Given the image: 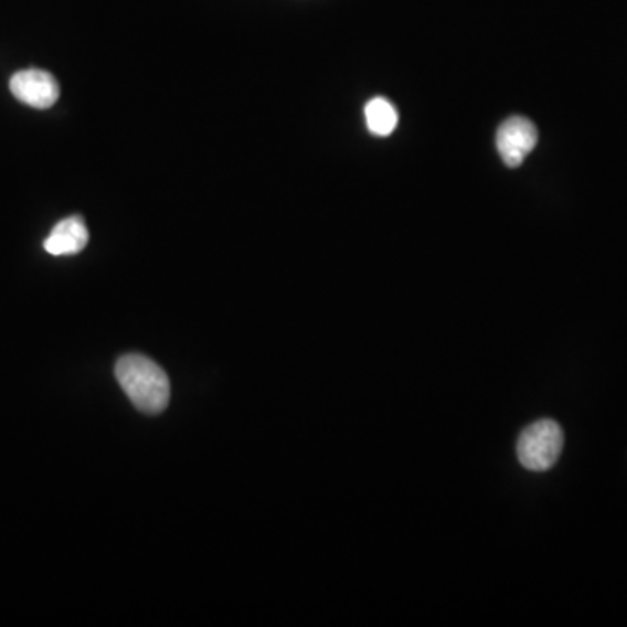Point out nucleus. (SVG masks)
I'll list each match as a JSON object with an SVG mask.
<instances>
[{
    "label": "nucleus",
    "instance_id": "6",
    "mask_svg": "<svg viewBox=\"0 0 627 627\" xmlns=\"http://www.w3.org/2000/svg\"><path fill=\"white\" fill-rule=\"evenodd\" d=\"M366 126L375 137H389L397 126V110L394 105L385 98H373L368 102L364 108Z\"/></svg>",
    "mask_w": 627,
    "mask_h": 627
},
{
    "label": "nucleus",
    "instance_id": "2",
    "mask_svg": "<svg viewBox=\"0 0 627 627\" xmlns=\"http://www.w3.org/2000/svg\"><path fill=\"white\" fill-rule=\"evenodd\" d=\"M563 431L554 421L535 422L521 433L518 439V458L524 469H551L563 450Z\"/></svg>",
    "mask_w": 627,
    "mask_h": 627
},
{
    "label": "nucleus",
    "instance_id": "3",
    "mask_svg": "<svg viewBox=\"0 0 627 627\" xmlns=\"http://www.w3.org/2000/svg\"><path fill=\"white\" fill-rule=\"evenodd\" d=\"M536 140H539V135H536L532 120L520 116L511 117L500 126L497 132V149L506 166L518 168L535 149Z\"/></svg>",
    "mask_w": 627,
    "mask_h": 627
},
{
    "label": "nucleus",
    "instance_id": "5",
    "mask_svg": "<svg viewBox=\"0 0 627 627\" xmlns=\"http://www.w3.org/2000/svg\"><path fill=\"white\" fill-rule=\"evenodd\" d=\"M89 241L86 223L81 216H71L54 225L44 249L53 256L75 255L83 252Z\"/></svg>",
    "mask_w": 627,
    "mask_h": 627
},
{
    "label": "nucleus",
    "instance_id": "4",
    "mask_svg": "<svg viewBox=\"0 0 627 627\" xmlns=\"http://www.w3.org/2000/svg\"><path fill=\"white\" fill-rule=\"evenodd\" d=\"M9 86L14 98L33 108H50L59 102L60 87L56 78L38 68L18 72Z\"/></svg>",
    "mask_w": 627,
    "mask_h": 627
},
{
    "label": "nucleus",
    "instance_id": "1",
    "mask_svg": "<svg viewBox=\"0 0 627 627\" xmlns=\"http://www.w3.org/2000/svg\"><path fill=\"white\" fill-rule=\"evenodd\" d=\"M116 376L132 405L147 415H159L170 405V379L156 361L141 354L123 355Z\"/></svg>",
    "mask_w": 627,
    "mask_h": 627
}]
</instances>
